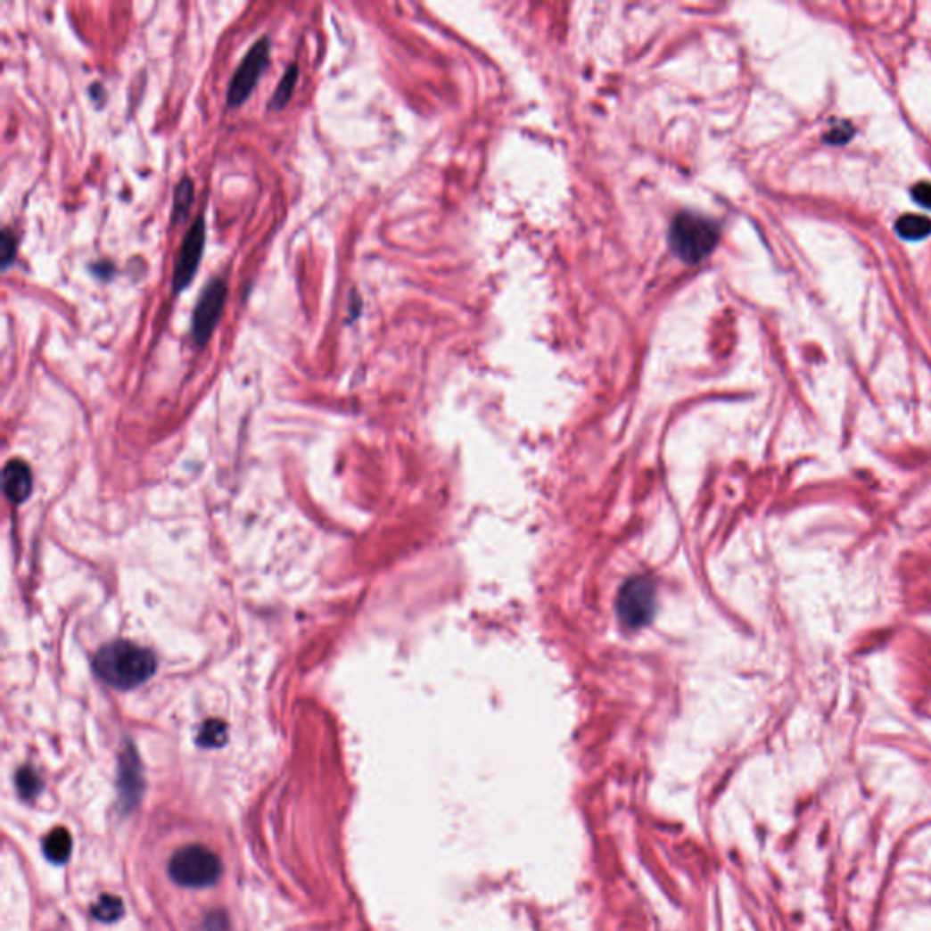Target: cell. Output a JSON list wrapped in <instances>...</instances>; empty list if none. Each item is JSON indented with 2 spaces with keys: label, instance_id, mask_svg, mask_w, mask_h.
Masks as SVG:
<instances>
[{
  "label": "cell",
  "instance_id": "1",
  "mask_svg": "<svg viewBox=\"0 0 931 931\" xmlns=\"http://www.w3.org/2000/svg\"><path fill=\"white\" fill-rule=\"evenodd\" d=\"M93 666L110 686L131 689L141 686L155 673L157 659L146 647L128 640H115L99 649Z\"/></svg>",
  "mask_w": 931,
  "mask_h": 931
},
{
  "label": "cell",
  "instance_id": "2",
  "mask_svg": "<svg viewBox=\"0 0 931 931\" xmlns=\"http://www.w3.org/2000/svg\"><path fill=\"white\" fill-rule=\"evenodd\" d=\"M719 243V227L706 217L691 211L679 213L670 227V244L675 255L688 262L696 264L706 259Z\"/></svg>",
  "mask_w": 931,
  "mask_h": 931
},
{
  "label": "cell",
  "instance_id": "3",
  "mask_svg": "<svg viewBox=\"0 0 931 931\" xmlns=\"http://www.w3.org/2000/svg\"><path fill=\"white\" fill-rule=\"evenodd\" d=\"M171 878L184 888H208L220 877L222 864L217 853L202 844H188L177 850L169 861Z\"/></svg>",
  "mask_w": 931,
  "mask_h": 931
},
{
  "label": "cell",
  "instance_id": "4",
  "mask_svg": "<svg viewBox=\"0 0 931 931\" xmlns=\"http://www.w3.org/2000/svg\"><path fill=\"white\" fill-rule=\"evenodd\" d=\"M268 62H269V38L262 37L251 45V50L246 54V57L239 64L237 71L233 73V78L227 87V106L237 108L251 95V91L257 86L262 71L268 68Z\"/></svg>",
  "mask_w": 931,
  "mask_h": 931
},
{
  "label": "cell",
  "instance_id": "5",
  "mask_svg": "<svg viewBox=\"0 0 931 931\" xmlns=\"http://www.w3.org/2000/svg\"><path fill=\"white\" fill-rule=\"evenodd\" d=\"M227 297V286L222 278H211V281L202 288V293L197 301L195 311H194V322H192V335L194 341L199 346L208 344L211 339L218 318L224 311Z\"/></svg>",
  "mask_w": 931,
  "mask_h": 931
},
{
  "label": "cell",
  "instance_id": "6",
  "mask_svg": "<svg viewBox=\"0 0 931 931\" xmlns=\"http://www.w3.org/2000/svg\"><path fill=\"white\" fill-rule=\"evenodd\" d=\"M204 243H206V220H204V215H199L194 220L188 235L184 237V243L177 255V262L173 268V292L175 293H180L194 281V276H195L201 259H202Z\"/></svg>",
  "mask_w": 931,
  "mask_h": 931
},
{
  "label": "cell",
  "instance_id": "7",
  "mask_svg": "<svg viewBox=\"0 0 931 931\" xmlns=\"http://www.w3.org/2000/svg\"><path fill=\"white\" fill-rule=\"evenodd\" d=\"M655 608V588L647 579H631L619 597V615L630 628L644 626Z\"/></svg>",
  "mask_w": 931,
  "mask_h": 931
},
{
  "label": "cell",
  "instance_id": "8",
  "mask_svg": "<svg viewBox=\"0 0 931 931\" xmlns=\"http://www.w3.org/2000/svg\"><path fill=\"white\" fill-rule=\"evenodd\" d=\"M4 490L12 502H24L31 493V472L21 460H12L4 468Z\"/></svg>",
  "mask_w": 931,
  "mask_h": 931
},
{
  "label": "cell",
  "instance_id": "9",
  "mask_svg": "<svg viewBox=\"0 0 931 931\" xmlns=\"http://www.w3.org/2000/svg\"><path fill=\"white\" fill-rule=\"evenodd\" d=\"M71 835L66 828H55L44 839V853L54 864H62L71 855Z\"/></svg>",
  "mask_w": 931,
  "mask_h": 931
},
{
  "label": "cell",
  "instance_id": "10",
  "mask_svg": "<svg viewBox=\"0 0 931 931\" xmlns=\"http://www.w3.org/2000/svg\"><path fill=\"white\" fill-rule=\"evenodd\" d=\"M194 199H195V184L190 177H184L180 178V182L177 184L175 188V197H173V222L175 224H180L184 222L185 218H188V213H190V208L194 204Z\"/></svg>",
  "mask_w": 931,
  "mask_h": 931
},
{
  "label": "cell",
  "instance_id": "11",
  "mask_svg": "<svg viewBox=\"0 0 931 931\" xmlns=\"http://www.w3.org/2000/svg\"><path fill=\"white\" fill-rule=\"evenodd\" d=\"M297 80H299V66L293 62V64L288 66L283 80L278 82L275 93L271 95L269 104H268L269 110H283L290 103Z\"/></svg>",
  "mask_w": 931,
  "mask_h": 931
},
{
  "label": "cell",
  "instance_id": "12",
  "mask_svg": "<svg viewBox=\"0 0 931 931\" xmlns=\"http://www.w3.org/2000/svg\"><path fill=\"white\" fill-rule=\"evenodd\" d=\"M897 231L899 235L908 241H920L926 239L931 233V220L922 215H904L897 220Z\"/></svg>",
  "mask_w": 931,
  "mask_h": 931
},
{
  "label": "cell",
  "instance_id": "13",
  "mask_svg": "<svg viewBox=\"0 0 931 931\" xmlns=\"http://www.w3.org/2000/svg\"><path fill=\"white\" fill-rule=\"evenodd\" d=\"M91 913L97 920L103 922H115L124 913V904L115 895H103L95 904L91 906Z\"/></svg>",
  "mask_w": 931,
  "mask_h": 931
},
{
  "label": "cell",
  "instance_id": "14",
  "mask_svg": "<svg viewBox=\"0 0 931 931\" xmlns=\"http://www.w3.org/2000/svg\"><path fill=\"white\" fill-rule=\"evenodd\" d=\"M227 738V728L224 722L220 721H208L206 724H202L201 728V733H199V744L201 746H206V748H217V746H222V744L226 742Z\"/></svg>",
  "mask_w": 931,
  "mask_h": 931
},
{
  "label": "cell",
  "instance_id": "15",
  "mask_svg": "<svg viewBox=\"0 0 931 931\" xmlns=\"http://www.w3.org/2000/svg\"><path fill=\"white\" fill-rule=\"evenodd\" d=\"M17 784H19V791L21 795L24 799H33L38 791H40V780L38 777L33 773V770H21V773L17 775Z\"/></svg>",
  "mask_w": 931,
  "mask_h": 931
},
{
  "label": "cell",
  "instance_id": "16",
  "mask_svg": "<svg viewBox=\"0 0 931 931\" xmlns=\"http://www.w3.org/2000/svg\"><path fill=\"white\" fill-rule=\"evenodd\" d=\"M0 248H3V253H0V260H3V266L8 268L15 255H17V239L12 233V229L4 227L3 229V235H0Z\"/></svg>",
  "mask_w": 931,
  "mask_h": 931
},
{
  "label": "cell",
  "instance_id": "17",
  "mask_svg": "<svg viewBox=\"0 0 931 931\" xmlns=\"http://www.w3.org/2000/svg\"><path fill=\"white\" fill-rule=\"evenodd\" d=\"M911 195L920 206L931 210V182H919L917 185H913Z\"/></svg>",
  "mask_w": 931,
  "mask_h": 931
}]
</instances>
